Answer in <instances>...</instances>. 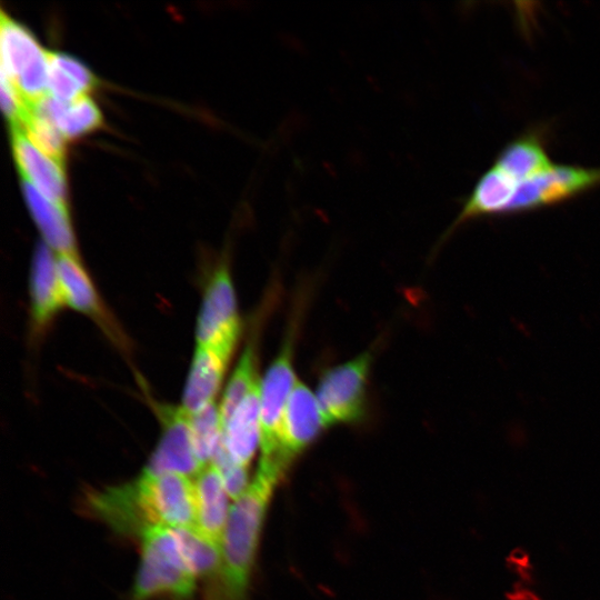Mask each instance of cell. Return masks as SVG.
<instances>
[{"instance_id":"cell-12","label":"cell","mask_w":600,"mask_h":600,"mask_svg":"<svg viewBox=\"0 0 600 600\" xmlns=\"http://www.w3.org/2000/svg\"><path fill=\"white\" fill-rule=\"evenodd\" d=\"M66 306L57 257L46 243H40L34 251L30 273L32 331L43 333Z\"/></svg>"},{"instance_id":"cell-14","label":"cell","mask_w":600,"mask_h":600,"mask_svg":"<svg viewBox=\"0 0 600 600\" xmlns=\"http://www.w3.org/2000/svg\"><path fill=\"white\" fill-rule=\"evenodd\" d=\"M196 529L214 543H221L230 511V500L219 468L210 462L193 477Z\"/></svg>"},{"instance_id":"cell-18","label":"cell","mask_w":600,"mask_h":600,"mask_svg":"<svg viewBox=\"0 0 600 600\" xmlns=\"http://www.w3.org/2000/svg\"><path fill=\"white\" fill-rule=\"evenodd\" d=\"M229 358L217 351L197 346L186 388L182 396V409L194 413L214 403Z\"/></svg>"},{"instance_id":"cell-8","label":"cell","mask_w":600,"mask_h":600,"mask_svg":"<svg viewBox=\"0 0 600 600\" xmlns=\"http://www.w3.org/2000/svg\"><path fill=\"white\" fill-rule=\"evenodd\" d=\"M326 427L316 394L297 381L287 401L277 437V449L270 461H260L283 476L296 456L301 453Z\"/></svg>"},{"instance_id":"cell-4","label":"cell","mask_w":600,"mask_h":600,"mask_svg":"<svg viewBox=\"0 0 600 600\" xmlns=\"http://www.w3.org/2000/svg\"><path fill=\"white\" fill-rule=\"evenodd\" d=\"M504 216L531 212L573 200L600 187V168L554 163L526 180L508 183Z\"/></svg>"},{"instance_id":"cell-2","label":"cell","mask_w":600,"mask_h":600,"mask_svg":"<svg viewBox=\"0 0 600 600\" xmlns=\"http://www.w3.org/2000/svg\"><path fill=\"white\" fill-rule=\"evenodd\" d=\"M139 566L129 600H189L198 581L178 529L153 527L137 540Z\"/></svg>"},{"instance_id":"cell-9","label":"cell","mask_w":600,"mask_h":600,"mask_svg":"<svg viewBox=\"0 0 600 600\" xmlns=\"http://www.w3.org/2000/svg\"><path fill=\"white\" fill-rule=\"evenodd\" d=\"M161 436L143 470L194 477L202 468L193 449L189 413L182 407L157 404Z\"/></svg>"},{"instance_id":"cell-11","label":"cell","mask_w":600,"mask_h":600,"mask_svg":"<svg viewBox=\"0 0 600 600\" xmlns=\"http://www.w3.org/2000/svg\"><path fill=\"white\" fill-rule=\"evenodd\" d=\"M57 267L66 304L93 320L116 343L123 337L104 308L77 254L57 253Z\"/></svg>"},{"instance_id":"cell-17","label":"cell","mask_w":600,"mask_h":600,"mask_svg":"<svg viewBox=\"0 0 600 600\" xmlns=\"http://www.w3.org/2000/svg\"><path fill=\"white\" fill-rule=\"evenodd\" d=\"M22 190L46 244L57 253L78 256L67 206L46 197L26 180H22Z\"/></svg>"},{"instance_id":"cell-5","label":"cell","mask_w":600,"mask_h":600,"mask_svg":"<svg viewBox=\"0 0 600 600\" xmlns=\"http://www.w3.org/2000/svg\"><path fill=\"white\" fill-rule=\"evenodd\" d=\"M1 74L32 104L47 91L48 53L23 24L3 10L0 17Z\"/></svg>"},{"instance_id":"cell-1","label":"cell","mask_w":600,"mask_h":600,"mask_svg":"<svg viewBox=\"0 0 600 600\" xmlns=\"http://www.w3.org/2000/svg\"><path fill=\"white\" fill-rule=\"evenodd\" d=\"M279 480L274 473L258 467L246 491L232 501L220 543L221 563L211 600H247L261 530Z\"/></svg>"},{"instance_id":"cell-19","label":"cell","mask_w":600,"mask_h":600,"mask_svg":"<svg viewBox=\"0 0 600 600\" xmlns=\"http://www.w3.org/2000/svg\"><path fill=\"white\" fill-rule=\"evenodd\" d=\"M31 106L52 121L66 139L94 131L102 123V114L88 94L71 101H61L50 94H44Z\"/></svg>"},{"instance_id":"cell-20","label":"cell","mask_w":600,"mask_h":600,"mask_svg":"<svg viewBox=\"0 0 600 600\" xmlns=\"http://www.w3.org/2000/svg\"><path fill=\"white\" fill-rule=\"evenodd\" d=\"M259 382L256 346L254 343L249 342L246 346L222 396V401L219 407L222 428L242 400Z\"/></svg>"},{"instance_id":"cell-23","label":"cell","mask_w":600,"mask_h":600,"mask_svg":"<svg viewBox=\"0 0 600 600\" xmlns=\"http://www.w3.org/2000/svg\"><path fill=\"white\" fill-rule=\"evenodd\" d=\"M49 58L69 73L86 93L97 84V79L91 70L73 56L49 51Z\"/></svg>"},{"instance_id":"cell-3","label":"cell","mask_w":600,"mask_h":600,"mask_svg":"<svg viewBox=\"0 0 600 600\" xmlns=\"http://www.w3.org/2000/svg\"><path fill=\"white\" fill-rule=\"evenodd\" d=\"M134 511L144 530L153 527L196 528L193 477L176 473H150L144 470L127 482Z\"/></svg>"},{"instance_id":"cell-24","label":"cell","mask_w":600,"mask_h":600,"mask_svg":"<svg viewBox=\"0 0 600 600\" xmlns=\"http://www.w3.org/2000/svg\"><path fill=\"white\" fill-rule=\"evenodd\" d=\"M514 600H539V599L529 592H521L514 597Z\"/></svg>"},{"instance_id":"cell-21","label":"cell","mask_w":600,"mask_h":600,"mask_svg":"<svg viewBox=\"0 0 600 600\" xmlns=\"http://www.w3.org/2000/svg\"><path fill=\"white\" fill-rule=\"evenodd\" d=\"M194 453L203 467L213 460L222 438L220 408L212 403L200 411L189 413Z\"/></svg>"},{"instance_id":"cell-15","label":"cell","mask_w":600,"mask_h":600,"mask_svg":"<svg viewBox=\"0 0 600 600\" xmlns=\"http://www.w3.org/2000/svg\"><path fill=\"white\" fill-rule=\"evenodd\" d=\"M554 162L550 158L541 128H531L510 140L499 151L492 167L502 174L508 183H516L531 178Z\"/></svg>"},{"instance_id":"cell-10","label":"cell","mask_w":600,"mask_h":600,"mask_svg":"<svg viewBox=\"0 0 600 600\" xmlns=\"http://www.w3.org/2000/svg\"><path fill=\"white\" fill-rule=\"evenodd\" d=\"M296 383L292 344L287 340L260 386L261 461H270L276 453L280 421Z\"/></svg>"},{"instance_id":"cell-7","label":"cell","mask_w":600,"mask_h":600,"mask_svg":"<svg viewBox=\"0 0 600 600\" xmlns=\"http://www.w3.org/2000/svg\"><path fill=\"white\" fill-rule=\"evenodd\" d=\"M240 318L229 268L222 263L210 277L197 320V346L231 358L239 336Z\"/></svg>"},{"instance_id":"cell-22","label":"cell","mask_w":600,"mask_h":600,"mask_svg":"<svg viewBox=\"0 0 600 600\" xmlns=\"http://www.w3.org/2000/svg\"><path fill=\"white\" fill-rule=\"evenodd\" d=\"M20 128L41 151L62 163L66 138L52 121L30 106Z\"/></svg>"},{"instance_id":"cell-6","label":"cell","mask_w":600,"mask_h":600,"mask_svg":"<svg viewBox=\"0 0 600 600\" xmlns=\"http://www.w3.org/2000/svg\"><path fill=\"white\" fill-rule=\"evenodd\" d=\"M372 353L366 351L328 369L320 378L317 400L326 423H353L364 417Z\"/></svg>"},{"instance_id":"cell-13","label":"cell","mask_w":600,"mask_h":600,"mask_svg":"<svg viewBox=\"0 0 600 600\" xmlns=\"http://www.w3.org/2000/svg\"><path fill=\"white\" fill-rule=\"evenodd\" d=\"M11 146L22 180L51 200L66 204L67 183L62 163L41 151L20 128H11Z\"/></svg>"},{"instance_id":"cell-16","label":"cell","mask_w":600,"mask_h":600,"mask_svg":"<svg viewBox=\"0 0 600 600\" xmlns=\"http://www.w3.org/2000/svg\"><path fill=\"white\" fill-rule=\"evenodd\" d=\"M260 386L257 383L222 428L221 450L234 463L247 467L260 443Z\"/></svg>"}]
</instances>
